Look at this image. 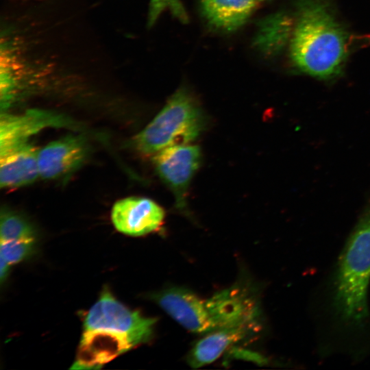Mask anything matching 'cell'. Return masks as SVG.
<instances>
[{"mask_svg": "<svg viewBox=\"0 0 370 370\" xmlns=\"http://www.w3.org/2000/svg\"><path fill=\"white\" fill-rule=\"evenodd\" d=\"M70 124L62 114L42 110H29L22 114L1 113L0 153L27 143L29 138L47 127Z\"/></svg>", "mask_w": 370, "mask_h": 370, "instance_id": "8", "label": "cell"}, {"mask_svg": "<svg viewBox=\"0 0 370 370\" xmlns=\"http://www.w3.org/2000/svg\"><path fill=\"white\" fill-rule=\"evenodd\" d=\"M156 322L154 318L132 311L104 291L86 314L84 329L104 330L125 336L133 347L147 341Z\"/></svg>", "mask_w": 370, "mask_h": 370, "instance_id": "5", "label": "cell"}, {"mask_svg": "<svg viewBox=\"0 0 370 370\" xmlns=\"http://www.w3.org/2000/svg\"><path fill=\"white\" fill-rule=\"evenodd\" d=\"M201 151L197 145H179L165 148L153 158L155 169L173 193L176 207L186 206V197L191 180L200 166Z\"/></svg>", "mask_w": 370, "mask_h": 370, "instance_id": "6", "label": "cell"}, {"mask_svg": "<svg viewBox=\"0 0 370 370\" xmlns=\"http://www.w3.org/2000/svg\"><path fill=\"white\" fill-rule=\"evenodd\" d=\"M259 1H265V0H258Z\"/></svg>", "mask_w": 370, "mask_h": 370, "instance_id": "19", "label": "cell"}, {"mask_svg": "<svg viewBox=\"0 0 370 370\" xmlns=\"http://www.w3.org/2000/svg\"><path fill=\"white\" fill-rule=\"evenodd\" d=\"M254 325L255 321H251L206 334L190 352V365L197 368L216 360L227 348L244 338Z\"/></svg>", "mask_w": 370, "mask_h": 370, "instance_id": "12", "label": "cell"}, {"mask_svg": "<svg viewBox=\"0 0 370 370\" xmlns=\"http://www.w3.org/2000/svg\"><path fill=\"white\" fill-rule=\"evenodd\" d=\"M369 283L370 197L346 241L332 277L330 309L341 333L357 335L367 329Z\"/></svg>", "mask_w": 370, "mask_h": 370, "instance_id": "1", "label": "cell"}, {"mask_svg": "<svg viewBox=\"0 0 370 370\" xmlns=\"http://www.w3.org/2000/svg\"><path fill=\"white\" fill-rule=\"evenodd\" d=\"M348 38L328 1H298L291 57L300 71L321 79L338 75L349 53Z\"/></svg>", "mask_w": 370, "mask_h": 370, "instance_id": "2", "label": "cell"}, {"mask_svg": "<svg viewBox=\"0 0 370 370\" xmlns=\"http://www.w3.org/2000/svg\"><path fill=\"white\" fill-rule=\"evenodd\" d=\"M158 305L187 330L208 334L255 321L252 300L237 288H230L203 299L182 288L162 291L154 297Z\"/></svg>", "mask_w": 370, "mask_h": 370, "instance_id": "3", "label": "cell"}, {"mask_svg": "<svg viewBox=\"0 0 370 370\" xmlns=\"http://www.w3.org/2000/svg\"><path fill=\"white\" fill-rule=\"evenodd\" d=\"M87 152L86 142L80 136L69 135L52 141L39 150V176L46 180L63 177L80 166Z\"/></svg>", "mask_w": 370, "mask_h": 370, "instance_id": "9", "label": "cell"}, {"mask_svg": "<svg viewBox=\"0 0 370 370\" xmlns=\"http://www.w3.org/2000/svg\"><path fill=\"white\" fill-rule=\"evenodd\" d=\"M206 124L196 99L181 88L135 137L134 145L143 153L156 154L165 148L190 143L201 134Z\"/></svg>", "mask_w": 370, "mask_h": 370, "instance_id": "4", "label": "cell"}, {"mask_svg": "<svg viewBox=\"0 0 370 370\" xmlns=\"http://www.w3.org/2000/svg\"><path fill=\"white\" fill-rule=\"evenodd\" d=\"M294 24L284 13L271 14L260 21L254 38L255 47L267 55L280 52L291 38Z\"/></svg>", "mask_w": 370, "mask_h": 370, "instance_id": "14", "label": "cell"}, {"mask_svg": "<svg viewBox=\"0 0 370 370\" xmlns=\"http://www.w3.org/2000/svg\"><path fill=\"white\" fill-rule=\"evenodd\" d=\"M164 210L151 199L130 197L117 201L112 207L111 219L120 232L140 236L152 232L162 225Z\"/></svg>", "mask_w": 370, "mask_h": 370, "instance_id": "7", "label": "cell"}, {"mask_svg": "<svg viewBox=\"0 0 370 370\" xmlns=\"http://www.w3.org/2000/svg\"><path fill=\"white\" fill-rule=\"evenodd\" d=\"M35 238L1 241L0 257L10 264L19 262L33 254Z\"/></svg>", "mask_w": 370, "mask_h": 370, "instance_id": "16", "label": "cell"}, {"mask_svg": "<svg viewBox=\"0 0 370 370\" xmlns=\"http://www.w3.org/2000/svg\"><path fill=\"white\" fill-rule=\"evenodd\" d=\"M166 10L181 22H187L188 16L180 0H151L148 15L149 25H153L161 14Z\"/></svg>", "mask_w": 370, "mask_h": 370, "instance_id": "17", "label": "cell"}, {"mask_svg": "<svg viewBox=\"0 0 370 370\" xmlns=\"http://www.w3.org/2000/svg\"><path fill=\"white\" fill-rule=\"evenodd\" d=\"M32 238H35L34 230L27 221L12 211H1L0 220L1 241Z\"/></svg>", "mask_w": 370, "mask_h": 370, "instance_id": "15", "label": "cell"}, {"mask_svg": "<svg viewBox=\"0 0 370 370\" xmlns=\"http://www.w3.org/2000/svg\"><path fill=\"white\" fill-rule=\"evenodd\" d=\"M38 149L28 143L0 153L1 188L25 186L39 176Z\"/></svg>", "mask_w": 370, "mask_h": 370, "instance_id": "11", "label": "cell"}, {"mask_svg": "<svg viewBox=\"0 0 370 370\" xmlns=\"http://www.w3.org/2000/svg\"><path fill=\"white\" fill-rule=\"evenodd\" d=\"M132 347L123 334L104 330H86L80 341L77 360L71 369L99 368Z\"/></svg>", "mask_w": 370, "mask_h": 370, "instance_id": "10", "label": "cell"}, {"mask_svg": "<svg viewBox=\"0 0 370 370\" xmlns=\"http://www.w3.org/2000/svg\"><path fill=\"white\" fill-rule=\"evenodd\" d=\"M10 264L6 262L3 258L0 257V279L2 284L5 280Z\"/></svg>", "mask_w": 370, "mask_h": 370, "instance_id": "18", "label": "cell"}, {"mask_svg": "<svg viewBox=\"0 0 370 370\" xmlns=\"http://www.w3.org/2000/svg\"><path fill=\"white\" fill-rule=\"evenodd\" d=\"M258 0H201L203 14L215 28L232 32L241 27L255 10Z\"/></svg>", "mask_w": 370, "mask_h": 370, "instance_id": "13", "label": "cell"}]
</instances>
